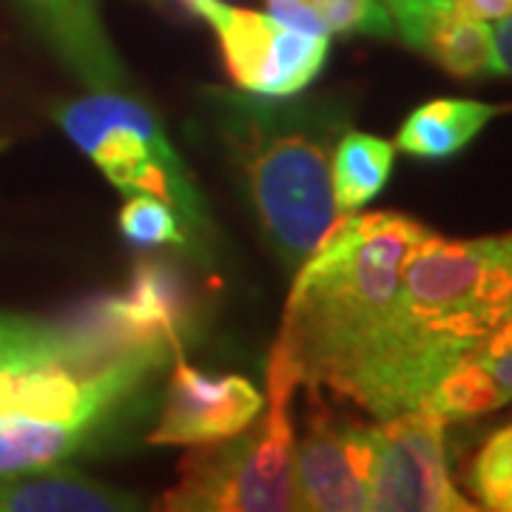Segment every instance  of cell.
Masks as SVG:
<instances>
[{"instance_id":"6da1fadb","label":"cell","mask_w":512,"mask_h":512,"mask_svg":"<svg viewBox=\"0 0 512 512\" xmlns=\"http://www.w3.org/2000/svg\"><path fill=\"white\" fill-rule=\"evenodd\" d=\"M433 231L396 211L345 214L293 282L271 359L339 393L396 311L410 256Z\"/></svg>"},{"instance_id":"7a4b0ae2","label":"cell","mask_w":512,"mask_h":512,"mask_svg":"<svg viewBox=\"0 0 512 512\" xmlns=\"http://www.w3.org/2000/svg\"><path fill=\"white\" fill-rule=\"evenodd\" d=\"M208 114L239 168L265 237L288 265H302L345 217L330 183L339 114L248 92H214Z\"/></svg>"},{"instance_id":"3957f363","label":"cell","mask_w":512,"mask_h":512,"mask_svg":"<svg viewBox=\"0 0 512 512\" xmlns=\"http://www.w3.org/2000/svg\"><path fill=\"white\" fill-rule=\"evenodd\" d=\"M393 319L456 365L512 319V234L421 242L402 276Z\"/></svg>"},{"instance_id":"277c9868","label":"cell","mask_w":512,"mask_h":512,"mask_svg":"<svg viewBox=\"0 0 512 512\" xmlns=\"http://www.w3.org/2000/svg\"><path fill=\"white\" fill-rule=\"evenodd\" d=\"M296 379L271 359L268 410L259 430L211 441L183 461L180 481L163 495L165 510L177 512H276L299 510L293 484V393Z\"/></svg>"},{"instance_id":"5b68a950","label":"cell","mask_w":512,"mask_h":512,"mask_svg":"<svg viewBox=\"0 0 512 512\" xmlns=\"http://www.w3.org/2000/svg\"><path fill=\"white\" fill-rule=\"evenodd\" d=\"M55 120L117 191L160 197L194 234H208V211L197 185L160 120L140 100L120 89L92 92L55 109Z\"/></svg>"},{"instance_id":"8992f818","label":"cell","mask_w":512,"mask_h":512,"mask_svg":"<svg viewBox=\"0 0 512 512\" xmlns=\"http://www.w3.org/2000/svg\"><path fill=\"white\" fill-rule=\"evenodd\" d=\"M220 37L222 57L239 92L293 97L319 77L330 52L328 35H308L271 15L228 6L225 0H180Z\"/></svg>"},{"instance_id":"52a82bcc","label":"cell","mask_w":512,"mask_h":512,"mask_svg":"<svg viewBox=\"0 0 512 512\" xmlns=\"http://www.w3.org/2000/svg\"><path fill=\"white\" fill-rule=\"evenodd\" d=\"M367 510L376 512H470L458 493L447 453L444 421L424 410H404L370 427Z\"/></svg>"},{"instance_id":"ba28073f","label":"cell","mask_w":512,"mask_h":512,"mask_svg":"<svg viewBox=\"0 0 512 512\" xmlns=\"http://www.w3.org/2000/svg\"><path fill=\"white\" fill-rule=\"evenodd\" d=\"M265 410V399L242 376H208L183 359L171 373L165 404L151 444H188L200 447L225 441L248 430Z\"/></svg>"},{"instance_id":"9c48e42d","label":"cell","mask_w":512,"mask_h":512,"mask_svg":"<svg viewBox=\"0 0 512 512\" xmlns=\"http://www.w3.org/2000/svg\"><path fill=\"white\" fill-rule=\"evenodd\" d=\"M92 322L120 348H168L180 353L191 322V291L180 271L165 262H143L114 296L83 305Z\"/></svg>"},{"instance_id":"30bf717a","label":"cell","mask_w":512,"mask_h":512,"mask_svg":"<svg viewBox=\"0 0 512 512\" xmlns=\"http://www.w3.org/2000/svg\"><path fill=\"white\" fill-rule=\"evenodd\" d=\"M370 427H336L316 419L293 450V484L299 510H367Z\"/></svg>"},{"instance_id":"8fae6325","label":"cell","mask_w":512,"mask_h":512,"mask_svg":"<svg viewBox=\"0 0 512 512\" xmlns=\"http://www.w3.org/2000/svg\"><path fill=\"white\" fill-rule=\"evenodd\" d=\"M18 6L89 92H109L126 83V69L103 26L97 0H18Z\"/></svg>"},{"instance_id":"7c38bea8","label":"cell","mask_w":512,"mask_h":512,"mask_svg":"<svg viewBox=\"0 0 512 512\" xmlns=\"http://www.w3.org/2000/svg\"><path fill=\"white\" fill-rule=\"evenodd\" d=\"M512 402V319L490 330L419 404L444 424L484 416Z\"/></svg>"},{"instance_id":"4fadbf2b","label":"cell","mask_w":512,"mask_h":512,"mask_svg":"<svg viewBox=\"0 0 512 512\" xmlns=\"http://www.w3.org/2000/svg\"><path fill=\"white\" fill-rule=\"evenodd\" d=\"M137 507L140 501L134 495L55 467L0 476V512H117Z\"/></svg>"},{"instance_id":"5bb4252c","label":"cell","mask_w":512,"mask_h":512,"mask_svg":"<svg viewBox=\"0 0 512 512\" xmlns=\"http://www.w3.org/2000/svg\"><path fill=\"white\" fill-rule=\"evenodd\" d=\"M504 106H490L478 100L441 97L410 111L396 137L404 154L419 160H447L470 146Z\"/></svg>"},{"instance_id":"9a60e30c","label":"cell","mask_w":512,"mask_h":512,"mask_svg":"<svg viewBox=\"0 0 512 512\" xmlns=\"http://www.w3.org/2000/svg\"><path fill=\"white\" fill-rule=\"evenodd\" d=\"M100 433L97 427L72 421L0 419V476L57 467L86 450Z\"/></svg>"},{"instance_id":"2e32d148","label":"cell","mask_w":512,"mask_h":512,"mask_svg":"<svg viewBox=\"0 0 512 512\" xmlns=\"http://www.w3.org/2000/svg\"><path fill=\"white\" fill-rule=\"evenodd\" d=\"M396 146L390 140L345 131L330 157V183H333V202L339 214H353L376 200L390 180Z\"/></svg>"},{"instance_id":"e0dca14e","label":"cell","mask_w":512,"mask_h":512,"mask_svg":"<svg viewBox=\"0 0 512 512\" xmlns=\"http://www.w3.org/2000/svg\"><path fill=\"white\" fill-rule=\"evenodd\" d=\"M424 55H430L444 72L453 77H490L501 74L498 52H495V32L490 23L456 15L453 9L441 12L430 23L424 37Z\"/></svg>"},{"instance_id":"ac0fdd59","label":"cell","mask_w":512,"mask_h":512,"mask_svg":"<svg viewBox=\"0 0 512 512\" xmlns=\"http://www.w3.org/2000/svg\"><path fill=\"white\" fill-rule=\"evenodd\" d=\"M467 484L484 510L512 512V424L484 441L470 464Z\"/></svg>"},{"instance_id":"d6986e66","label":"cell","mask_w":512,"mask_h":512,"mask_svg":"<svg viewBox=\"0 0 512 512\" xmlns=\"http://www.w3.org/2000/svg\"><path fill=\"white\" fill-rule=\"evenodd\" d=\"M120 231L128 242L140 248H163V245L188 248L191 242L174 208L151 194H128L126 205L120 211Z\"/></svg>"},{"instance_id":"ffe728a7","label":"cell","mask_w":512,"mask_h":512,"mask_svg":"<svg viewBox=\"0 0 512 512\" xmlns=\"http://www.w3.org/2000/svg\"><path fill=\"white\" fill-rule=\"evenodd\" d=\"M328 35L393 37L396 26L382 0H302Z\"/></svg>"},{"instance_id":"44dd1931","label":"cell","mask_w":512,"mask_h":512,"mask_svg":"<svg viewBox=\"0 0 512 512\" xmlns=\"http://www.w3.org/2000/svg\"><path fill=\"white\" fill-rule=\"evenodd\" d=\"M382 3L393 18L396 35L402 37L410 49H419V52L424 49L430 23L450 9V0H382Z\"/></svg>"},{"instance_id":"7402d4cb","label":"cell","mask_w":512,"mask_h":512,"mask_svg":"<svg viewBox=\"0 0 512 512\" xmlns=\"http://www.w3.org/2000/svg\"><path fill=\"white\" fill-rule=\"evenodd\" d=\"M450 9L481 23H501L512 15V0H450Z\"/></svg>"},{"instance_id":"603a6c76","label":"cell","mask_w":512,"mask_h":512,"mask_svg":"<svg viewBox=\"0 0 512 512\" xmlns=\"http://www.w3.org/2000/svg\"><path fill=\"white\" fill-rule=\"evenodd\" d=\"M495 52H498L501 74L512 77V15L507 20H501V26L495 32Z\"/></svg>"}]
</instances>
